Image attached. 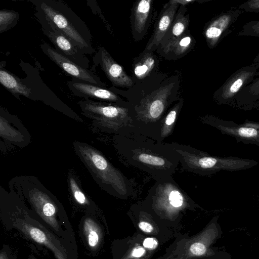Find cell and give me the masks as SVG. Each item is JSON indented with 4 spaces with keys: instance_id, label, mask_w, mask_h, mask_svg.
Masks as SVG:
<instances>
[{
    "instance_id": "24",
    "label": "cell",
    "mask_w": 259,
    "mask_h": 259,
    "mask_svg": "<svg viewBox=\"0 0 259 259\" xmlns=\"http://www.w3.org/2000/svg\"><path fill=\"white\" fill-rule=\"evenodd\" d=\"M10 120L6 118V116L1 111V136L4 139L10 141L14 142L17 146H20L21 142L16 137L18 136L22 140L25 142L24 134H21L19 130H17L15 126L10 123ZM22 144V143H21Z\"/></svg>"
},
{
    "instance_id": "23",
    "label": "cell",
    "mask_w": 259,
    "mask_h": 259,
    "mask_svg": "<svg viewBox=\"0 0 259 259\" xmlns=\"http://www.w3.org/2000/svg\"><path fill=\"white\" fill-rule=\"evenodd\" d=\"M152 1L141 0L139 1L135 9L134 28L139 32H142L145 28L150 11Z\"/></svg>"
},
{
    "instance_id": "37",
    "label": "cell",
    "mask_w": 259,
    "mask_h": 259,
    "mask_svg": "<svg viewBox=\"0 0 259 259\" xmlns=\"http://www.w3.org/2000/svg\"><path fill=\"white\" fill-rule=\"evenodd\" d=\"M252 63L256 65L259 68V52L257 55L253 59Z\"/></svg>"
},
{
    "instance_id": "2",
    "label": "cell",
    "mask_w": 259,
    "mask_h": 259,
    "mask_svg": "<svg viewBox=\"0 0 259 259\" xmlns=\"http://www.w3.org/2000/svg\"><path fill=\"white\" fill-rule=\"evenodd\" d=\"M1 219L8 230L50 250L56 259H77V250L57 236L14 193L1 190Z\"/></svg>"
},
{
    "instance_id": "27",
    "label": "cell",
    "mask_w": 259,
    "mask_h": 259,
    "mask_svg": "<svg viewBox=\"0 0 259 259\" xmlns=\"http://www.w3.org/2000/svg\"><path fill=\"white\" fill-rule=\"evenodd\" d=\"M20 15L15 11L3 9L0 11V33H3L15 26Z\"/></svg>"
},
{
    "instance_id": "31",
    "label": "cell",
    "mask_w": 259,
    "mask_h": 259,
    "mask_svg": "<svg viewBox=\"0 0 259 259\" xmlns=\"http://www.w3.org/2000/svg\"><path fill=\"white\" fill-rule=\"evenodd\" d=\"M209 244L202 242H196L191 245L190 250L194 255H202L206 253L207 245Z\"/></svg>"
},
{
    "instance_id": "4",
    "label": "cell",
    "mask_w": 259,
    "mask_h": 259,
    "mask_svg": "<svg viewBox=\"0 0 259 259\" xmlns=\"http://www.w3.org/2000/svg\"><path fill=\"white\" fill-rule=\"evenodd\" d=\"M74 150L100 187L109 194L122 199L133 193V184L98 150L83 142L73 143Z\"/></svg>"
},
{
    "instance_id": "26",
    "label": "cell",
    "mask_w": 259,
    "mask_h": 259,
    "mask_svg": "<svg viewBox=\"0 0 259 259\" xmlns=\"http://www.w3.org/2000/svg\"><path fill=\"white\" fill-rule=\"evenodd\" d=\"M191 42V37L189 35L183 34L179 38L164 45L163 51L165 53L172 52L175 55L180 56L188 50Z\"/></svg>"
},
{
    "instance_id": "10",
    "label": "cell",
    "mask_w": 259,
    "mask_h": 259,
    "mask_svg": "<svg viewBox=\"0 0 259 259\" xmlns=\"http://www.w3.org/2000/svg\"><path fill=\"white\" fill-rule=\"evenodd\" d=\"M200 120L204 124L218 130L222 134L233 137L237 142L259 147V122L246 120L238 124L210 115L201 116Z\"/></svg>"
},
{
    "instance_id": "22",
    "label": "cell",
    "mask_w": 259,
    "mask_h": 259,
    "mask_svg": "<svg viewBox=\"0 0 259 259\" xmlns=\"http://www.w3.org/2000/svg\"><path fill=\"white\" fill-rule=\"evenodd\" d=\"M182 106V103L179 102L166 113L162 123L159 138V142H163L172 134Z\"/></svg>"
},
{
    "instance_id": "9",
    "label": "cell",
    "mask_w": 259,
    "mask_h": 259,
    "mask_svg": "<svg viewBox=\"0 0 259 259\" xmlns=\"http://www.w3.org/2000/svg\"><path fill=\"white\" fill-rule=\"evenodd\" d=\"M144 203L154 209L177 211L193 202L171 177L155 181L149 189Z\"/></svg>"
},
{
    "instance_id": "7",
    "label": "cell",
    "mask_w": 259,
    "mask_h": 259,
    "mask_svg": "<svg viewBox=\"0 0 259 259\" xmlns=\"http://www.w3.org/2000/svg\"><path fill=\"white\" fill-rule=\"evenodd\" d=\"M77 104L81 113L90 119L93 126L100 132L113 135L137 133L128 107L90 99Z\"/></svg>"
},
{
    "instance_id": "36",
    "label": "cell",
    "mask_w": 259,
    "mask_h": 259,
    "mask_svg": "<svg viewBox=\"0 0 259 259\" xmlns=\"http://www.w3.org/2000/svg\"><path fill=\"white\" fill-rule=\"evenodd\" d=\"M174 1L178 3L179 5H182L183 6L195 2V0H174Z\"/></svg>"
},
{
    "instance_id": "30",
    "label": "cell",
    "mask_w": 259,
    "mask_h": 259,
    "mask_svg": "<svg viewBox=\"0 0 259 259\" xmlns=\"http://www.w3.org/2000/svg\"><path fill=\"white\" fill-rule=\"evenodd\" d=\"M238 8L249 13H259V0H249L238 6Z\"/></svg>"
},
{
    "instance_id": "17",
    "label": "cell",
    "mask_w": 259,
    "mask_h": 259,
    "mask_svg": "<svg viewBox=\"0 0 259 259\" xmlns=\"http://www.w3.org/2000/svg\"><path fill=\"white\" fill-rule=\"evenodd\" d=\"M67 84L75 96L84 98L85 100L97 99L113 102L116 104L119 102V97L114 93L104 88L85 83L73 78L72 80L67 82Z\"/></svg>"
},
{
    "instance_id": "29",
    "label": "cell",
    "mask_w": 259,
    "mask_h": 259,
    "mask_svg": "<svg viewBox=\"0 0 259 259\" xmlns=\"http://www.w3.org/2000/svg\"><path fill=\"white\" fill-rule=\"evenodd\" d=\"M236 35L259 37V20H253L245 23Z\"/></svg>"
},
{
    "instance_id": "5",
    "label": "cell",
    "mask_w": 259,
    "mask_h": 259,
    "mask_svg": "<svg viewBox=\"0 0 259 259\" xmlns=\"http://www.w3.org/2000/svg\"><path fill=\"white\" fill-rule=\"evenodd\" d=\"M35 11L69 38L83 54L95 52L92 36L85 23L65 3L57 0L30 1Z\"/></svg>"
},
{
    "instance_id": "21",
    "label": "cell",
    "mask_w": 259,
    "mask_h": 259,
    "mask_svg": "<svg viewBox=\"0 0 259 259\" xmlns=\"http://www.w3.org/2000/svg\"><path fill=\"white\" fill-rule=\"evenodd\" d=\"M68 182L71 195L76 203L85 209V213L96 212L95 204L83 192L75 178L68 177Z\"/></svg>"
},
{
    "instance_id": "35",
    "label": "cell",
    "mask_w": 259,
    "mask_h": 259,
    "mask_svg": "<svg viewBox=\"0 0 259 259\" xmlns=\"http://www.w3.org/2000/svg\"><path fill=\"white\" fill-rule=\"evenodd\" d=\"M145 253V249L142 247L135 248L132 252V256L135 257L142 256Z\"/></svg>"
},
{
    "instance_id": "18",
    "label": "cell",
    "mask_w": 259,
    "mask_h": 259,
    "mask_svg": "<svg viewBox=\"0 0 259 259\" xmlns=\"http://www.w3.org/2000/svg\"><path fill=\"white\" fill-rule=\"evenodd\" d=\"M179 4L171 0L166 5L157 23L151 39L147 49H152L160 44L169 30L173 21Z\"/></svg>"
},
{
    "instance_id": "14",
    "label": "cell",
    "mask_w": 259,
    "mask_h": 259,
    "mask_svg": "<svg viewBox=\"0 0 259 259\" xmlns=\"http://www.w3.org/2000/svg\"><path fill=\"white\" fill-rule=\"evenodd\" d=\"M40 48L44 53L52 61L73 78L105 88V85L100 78L90 69L84 68L76 64L59 53L47 42L41 44Z\"/></svg>"
},
{
    "instance_id": "20",
    "label": "cell",
    "mask_w": 259,
    "mask_h": 259,
    "mask_svg": "<svg viewBox=\"0 0 259 259\" xmlns=\"http://www.w3.org/2000/svg\"><path fill=\"white\" fill-rule=\"evenodd\" d=\"M259 75V72L256 76ZM259 100V77L243 88L237 96L232 107L244 110Z\"/></svg>"
},
{
    "instance_id": "6",
    "label": "cell",
    "mask_w": 259,
    "mask_h": 259,
    "mask_svg": "<svg viewBox=\"0 0 259 259\" xmlns=\"http://www.w3.org/2000/svg\"><path fill=\"white\" fill-rule=\"evenodd\" d=\"M169 144L179 156L182 169L200 176H210L221 170H244L258 163L253 159L214 156L190 145L176 142Z\"/></svg>"
},
{
    "instance_id": "33",
    "label": "cell",
    "mask_w": 259,
    "mask_h": 259,
    "mask_svg": "<svg viewBox=\"0 0 259 259\" xmlns=\"http://www.w3.org/2000/svg\"><path fill=\"white\" fill-rule=\"evenodd\" d=\"M157 245V241L153 238H147L143 242L144 246L150 249L155 248Z\"/></svg>"
},
{
    "instance_id": "13",
    "label": "cell",
    "mask_w": 259,
    "mask_h": 259,
    "mask_svg": "<svg viewBox=\"0 0 259 259\" xmlns=\"http://www.w3.org/2000/svg\"><path fill=\"white\" fill-rule=\"evenodd\" d=\"M244 12L238 7L231 8L215 16L206 24L203 34L210 49L215 48L232 32L236 22Z\"/></svg>"
},
{
    "instance_id": "32",
    "label": "cell",
    "mask_w": 259,
    "mask_h": 259,
    "mask_svg": "<svg viewBox=\"0 0 259 259\" xmlns=\"http://www.w3.org/2000/svg\"><path fill=\"white\" fill-rule=\"evenodd\" d=\"M0 259H17V256L9 246L3 244L1 250Z\"/></svg>"
},
{
    "instance_id": "34",
    "label": "cell",
    "mask_w": 259,
    "mask_h": 259,
    "mask_svg": "<svg viewBox=\"0 0 259 259\" xmlns=\"http://www.w3.org/2000/svg\"><path fill=\"white\" fill-rule=\"evenodd\" d=\"M139 226L141 230L146 233H150L153 231L152 226L147 222H141Z\"/></svg>"
},
{
    "instance_id": "25",
    "label": "cell",
    "mask_w": 259,
    "mask_h": 259,
    "mask_svg": "<svg viewBox=\"0 0 259 259\" xmlns=\"http://www.w3.org/2000/svg\"><path fill=\"white\" fill-rule=\"evenodd\" d=\"M189 23V18L188 16H185L184 13L179 12L177 15L176 18L174 21L168 32L165 35L168 34L169 36L165 40L164 45L167 42L174 40L184 34Z\"/></svg>"
},
{
    "instance_id": "11",
    "label": "cell",
    "mask_w": 259,
    "mask_h": 259,
    "mask_svg": "<svg viewBox=\"0 0 259 259\" xmlns=\"http://www.w3.org/2000/svg\"><path fill=\"white\" fill-rule=\"evenodd\" d=\"M34 15L41 25V30L53 43L57 52L76 64L89 69L90 60L84 54L40 14L35 11Z\"/></svg>"
},
{
    "instance_id": "38",
    "label": "cell",
    "mask_w": 259,
    "mask_h": 259,
    "mask_svg": "<svg viewBox=\"0 0 259 259\" xmlns=\"http://www.w3.org/2000/svg\"><path fill=\"white\" fill-rule=\"evenodd\" d=\"M28 259H36L35 257L33 256V255H30Z\"/></svg>"
},
{
    "instance_id": "12",
    "label": "cell",
    "mask_w": 259,
    "mask_h": 259,
    "mask_svg": "<svg viewBox=\"0 0 259 259\" xmlns=\"http://www.w3.org/2000/svg\"><path fill=\"white\" fill-rule=\"evenodd\" d=\"M259 68L251 63L236 70L214 93V101L219 105L232 106L243 88L254 79Z\"/></svg>"
},
{
    "instance_id": "28",
    "label": "cell",
    "mask_w": 259,
    "mask_h": 259,
    "mask_svg": "<svg viewBox=\"0 0 259 259\" xmlns=\"http://www.w3.org/2000/svg\"><path fill=\"white\" fill-rule=\"evenodd\" d=\"M155 60L150 54H145L135 66L134 72L139 79L145 78L154 66Z\"/></svg>"
},
{
    "instance_id": "19",
    "label": "cell",
    "mask_w": 259,
    "mask_h": 259,
    "mask_svg": "<svg viewBox=\"0 0 259 259\" xmlns=\"http://www.w3.org/2000/svg\"><path fill=\"white\" fill-rule=\"evenodd\" d=\"M0 82L2 85L15 97L19 96L29 98L31 94V89L24 84L19 78L11 73L1 65Z\"/></svg>"
},
{
    "instance_id": "8",
    "label": "cell",
    "mask_w": 259,
    "mask_h": 259,
    "mask_svg": "<svg viewBox=\"0 0 259 259\" xmlns=\"http://www.w3.org/2000/svg\"><path fill=\"white\" fill-rule=\"evenodd\" d=\"M172 87L169 85L159 88L142 99L132 109H130L137 133L159 141Z\"/></svg>"
},
{
    "instance_id": "1",
    "label": "cell",
    "mask_w": 259,
    "mask_h": 259,
    "mask_svg": "<svg viewBox=\"0 0 259 259\" xmlns=\"http://www.w3.org/2000/svg\"><path fill=\"white\" fill-rule=\"evenodd\" d=\"M113 146L122 162L149 175L155 181L175 173L180 157L169 143L138 133L113 135Z\"/></svg>"
},
{
    "instance_id": "16",
    "label": "cell",
    "mask_w": 259,
    "mask_h": 259,
    "mask_svg": "<svg viewBox=\"0 0 259 259\" xmlns=\"http://www.w3.org/2000/svg\"><path fill=\"white\" fill-rule=\"evenodd\" d=\"M96 212L86 213L79 224V233L86 249L93 254L99 248L102 241L101 227Z\"/></svg>"
},
{
    "instance_id": "3",
    "label": "cell",
    "mask_w": 259,
    "mask_h": 259,
    "mask_svg": "<svg viewBox=\"0 0 259 259\" xmlns=\"http://www.w3.org/2000/svg\"><path fill=\"white\" fill-rule=\"evenodd\" d=\"M10 188L28 203L30 209L57 236L77 250L73 230L64 208L37 179L30 176L17 177L12 180Z\"/></svg>"
},
{
    "instance_id": "15",
    "label": "cell",
    "mask_w": 259,
    "mask_h": 259,
    "mask_svg": "<svg viewBox=\"0 0 259 259\" xmlns=\"http://www.w3.org/2000/svg\"><path fill=\"white\" fill-rule=\"evenodd\" d=\"M95 65H100L113 85L120 87H131L132 79L125 73L122 67L116 63L103 47H100L93 58Z\"/></svg>"
}]
</instances>
